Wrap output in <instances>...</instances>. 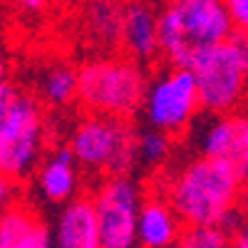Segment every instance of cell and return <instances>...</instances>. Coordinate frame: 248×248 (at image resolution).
Here are the masks:
<instances>
[{"label":"cell","mask_w":248,"mask_h":248,"mask_svg":"<svg viewBox=\"0 0 248 248\" xmlns=\"http://www.w3.org/2000/svg\"><path fill=\"white\" fill-rule=\"evenodd\" d=\"M127 0H82L79 28L85 40L99 52L122 50V28Z\"/></svg>","instance_id":"cell-11"},{"label":"cell","mask_w":248,"mask_h":248,"mask_svg":"<svg viewBox=\"0 0 248 248\" xmlns=\"http://www.w3.org/2000/svg\"><path fill=\"white\" fill-rule=\"evenodd\" d=\"M122 52L139 65H152L161 55L159 45V10L152 3H127L122 28Z\"/></svg>","instance_id":"cell-12"},{"label":"cell","mask_w":248,"mask_h":248,"mask_svg":"<svg viewBox=\"0 0 248 248\" xmlns=\"http://www.w3.org/2000/svg\"><path fill=\"white\" fill-rule=\"evenodd\" d=\"M37 97L45 107H70L77 102V70L70 65H47L37 75Z\"/></svg>","instance_id":"cell-16"},{"label":"cell","mask_w":248,"mask_h":248,"mask_svg":"<svg viewBox=\"0 0 248 248\" xmlns=\"http://www.w3.org/2000/svg\"><path fill=\"white\" fill-rule=\"evenodd\" d=\"M243 179L218 159H191L167 181L164 196L184 226H233Z\"/></svg>","instance_id":"cell-1"},{"label":"cell","mask_w":248,"mask_h":248,"mask_svg":"<svg viewBox=\"0 0 248 248\" xmlns=\"http://www.w3.org/2000/svg\"><path fill=\"white\" fill-rule=\"evenodd\" d=\"M45 105L37 94L20 90L0 124V171L15 181L28 179L45 156Z\"/></svg>","instance_id":"cell-6"},{"label":"cell","mask_w":248,"mask_h":248,"mask_svg":"<svg viewBox=\"0 0 248 248\" xmlns=\"http://www.w3.org/2000/svg\"><path fill=\"white\" fill-rule=\"evenodd\" d=\"M8 79V57L3 55V50H0V82Z\"/></svg>","instance_id":"cell-24"},{"label":"cell","mask_w":248,"mask_h":248,"mask_svg":"<svg viewBox=\"0 0 248 248\" xmlns=\"http://www.w3.org/2000/svg\"><path fill=\"white\" fill-rule=\"evenodd\" d=\"M184 231V223L167 196L152 194L144 196L141 211H139V248H171Z\"/></svg>","instance_id":"cell-14"},{"label":"cell","mask_w":248,"mask_h":248,"mask_svg":"<svg viewBox=\"0 0 248 248\" xmlns=\"http://www.w3.org/2000/svg\"><path fill=\"white\" fill-rule=\"evenodd\" d=\"M137 152H139V167L159 169L171 156V134L147 127L137 134Z\"/></svg>","instance_id":"cell-17"},{"label":"cell","mask_w":248,"mask_h":248,"mask_svg":"<svg viewBox=\"0 0 248 248\" xmlns=\"http://www.w3.org/2000/svg\"><path fill=\"white\" fill-rule=\"evenodd\" d=\"M3 30H5V8L0 3V35H3Z\"/></svg>","instance_id":"cell-25"},{"label":"cell","mask_w":248,"mask_h":248,"mask_svg":"<svg viewBox=\"0 0 248 248\" xmlns=\"http://www.w3.org/2000/svg\"><path fill=\"white\" fill-rule=\"evenodd\" d=\"M236 32L248 35V0H223Z\"/></svg>","instance_id":"cell-20"},{"label":"cell","mask_w":248,"mask_h":248,"mask_svg":"<svg viewBox=\"0 0 248 248\" xmlns=\"http://www.w3.org/2000/svg\"><path fill=\"white\" fill-rule=\"evenodd\" d=\"M137 129L129 119L87 112L70 132L67 147L72 149L82 171L97 176H132L139 167Z\"/></svg>","instance_id":"cell-4"},{"label":"cell","mask_w":248,"mask_h":248,"mask_svg":"<svg viewBox=\"0 0 248 248\" xmlns=\"http://www.w3.org/2000/svg\"><path fill=\"white\" fill-rule=\"evenodd\" d=\"M99 241L102 248H139V211L144 203V189L132 176H107L94 194Z\"/></svg>","instance_id":"cell-8"},{"label":"cell","mask_w":248,"mask_h":248,"mask_svg":"<svg viewBox=\"0 0 248 248\" xmlns=\"http://www.w3.org/2000/svg\"><path fill=\"white\" fill-rule=\"evenodd\" d=\"M0 248H55L52 231L35 209L15 203L0 214Z\"/></svg>","instance_id":"cell-15"},{"label":"cell","mask_w":248,"mask_h":248,"mask_svg":"<svg viewBox=\"0 0 248 248\" xmlns=\"http://www.w3.org/2000/svg\"><path fill=\"white\" fill-rule=\"evenodd\" d=\"M17 203V181L0 171V214Z\"/></svg>","instance_id":"cell-22"},{"label":"cell","mask_w":248,"mask_h":248,"mask_svg":"<svg viewBox=\"0 0 248 248\" xmlns=\"http://www.w3.org/2000/svg\"><path fill=\"white\" fill-rule=\"evenodd\" d=\"M167 3H181V0H167Z\"/></svg>","instance_id":"cell-28"},{"label":"cell","mask_w":248,"mask_h":248,"mask_svg":"<svg viewBox=\"0 0 248 248\" xmlns=\"http://www.w3.org/2000/svg\"><path fill=\"white\" fill-rule=\"evenodd\" d=\"M243 117H246V122H248V102H246V109H243Z\"/></svg>","instance_id":"cell-27"},{"label":"cell","mask_w":248,"mask_h":248,"mask_svg":"<svg viewBox=\"0 0 248 248\" xmlns=\"http://www.w3.org/2000/svg\"><path fill=\"white\" fill-rule=\"evenodd\" d=\"M52 243L55 248H102L92 199L75 196L67 203H62L55 218Z\"/></svg>","instance_id":"cell-13"},{"label":"cell","mask_w":248,"mask_h":248,"mask_svg":"<svg viewBox=\"0 0 248 248\" xmlns=\"http://www.w3.org/2000/svg\"><path fill=\"white\" fill-rule=\"evenodd\" d=\"M149 77L127 55L102 52L77 67V102L82 109L132 119L141 112Z\"/></svg>","instance_id":"cell-2"},{"label":"cell","mask_w":248,"mask_h":248,"mask_svg":"<svg viewBox=\"0 0 248 248\" xmlns=\"http://www.w3.org/2000/svg\"><path fill=\"white\" fill-rule=\"evenodd\" d=\"M231 236L223 226H186L171 248H229Z\"/></svg>","instance_id":"cell-18"},{"label":"cell","mask_w":248,"mask_h":248,"mask_svg":"<svg viewBox=\"0 0 248 248\" xmlns=\"http://www.w3.org/2000/svg\"><path fill=\"white\" fill-rule=\"evenodd\" d=\"M199 109V87L189 67L169 65L149 79L141 105L147 127L161 129L171 137L184 134Z\"/></svg>","instance_id":"cell-7"},{"label":"cell","mask_w":248,"mask_h":248,"mask_svg":"<svg viewBox=\"0 0 248 248\" xmlns=\"http://www.w3.org/2000/svg\"><path fill=\"white\" fill-rule=\"evenodd\" d=\"M20 94V87L15 85V82L8 77L0 82V124H3V119L8 117V112L13 109L15 105V97Z\"/></svg>","instance_id":"cell-21"},{"label":"cell","mask_w":248,"mask_h":248,"mask_svg":"<svg viewBox=\"0 0 248 248\" xmlns=\"http://www.w3.org/2000/svg\"><path fill=\"white\" fill-rule=\"evenodd\" d=\"M201 156L218 159L248 181V122L243 114H214L196 134Z\"/></svg>","instance_id":"cell-9"},{"label":"cell","mask_w":248,"mask_h":248,"mask_svg":"<svg viewBox=\"0 0 248 248\" xmlns=\"http://www.w3.org/2000/svg\"><path fill=\"white\" fill-rule=\"evenodd\" d=\"M35 174V189L47 203H67L79 189V164L70 147H55L40 159Z\"/></svg>","instance_id":"cell-10"},{"label":"cell","mask_w":248,"mask_h":248,"mask_svg":"<svg viewBox=\"0 0 248 248\" xmlns=\"http://www.w3.org/2000/svg\"><path fill=\"white\" fill-rule=\"evenodd\" d=\"M127 3H152V5H154L156 0H127Z\"/></svg>","instance_id":"cell-26"},{"label":"cell","mask_w":248,"mask_h":248,"mask_svg":"<svg viewBox=\"0 0 248 248\" xmlns=\"http://www.w3.org/2000/svg\"><path fill=\"white\" fill-rule=\"evenodd\" d=\"M223 0H181L159 10V45L169 65L189 67L191 60L233 35Z\"/></svg>","instance_id":"cell-3"},{"label":"cell","mask_w":248,"mask_h":248,"mask_svg":"<svg viewBox=\"0 0 248 248\" xmlns=\"http://www.w3.org/2000/svg\"><path fill=\"white\" fill-rule=\"evenodd\" d=\"M231 243L236 248H248V211L233 223V238Z\"/></svg>","instance_id":"cell-23"},{"label":"cell","mask_w":248,"mask_h":248,"mask_svg":"<svg viewBox=\"0 0 248 248\" xmlns=\"http://www.w3.org/2000/svg\"><path fill=\"white\" fill-rule=\"evenodd\" d=\"M189 70L194 72L203 112H233L248 92V35L233 32L223 43L201 50Z\"/></svg>","instance_id":"cell-5"},{"label":"cell","mask_w":248,"mask_h":248,"mask_svg":"<svg viewBox=\"0 0 248 248\" xmlns=\"http://www.w3.org/2000/svg\"><path fill=\"white\" fill-rule=\"evenodd\" d=\"M3 5H8L10 10H15L17 15H28V17H40L45 15L55 0H0Z\"/></svg>","instance_id":"cell-19"}]
</instances>
